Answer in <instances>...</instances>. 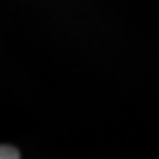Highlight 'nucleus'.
I'll return each instance as SVG.
<instances>
[{
    "mask_svg": "<svg viewBox=\"0 0 159 159\" xmlns=\"http://www.w3.org/2000/svg\"><path fill=\"white\" fill-rule=\"evenodd\" d=\"M0 157H2V159H19V157H21V153H19L17 149L2 145V149H0Z\"/></svg>",
    "mask_w": 159,
    "mask_h": 159,
    "instance_id": "nucleus-1",
    "label": "nucleus"
}]
</instances>
